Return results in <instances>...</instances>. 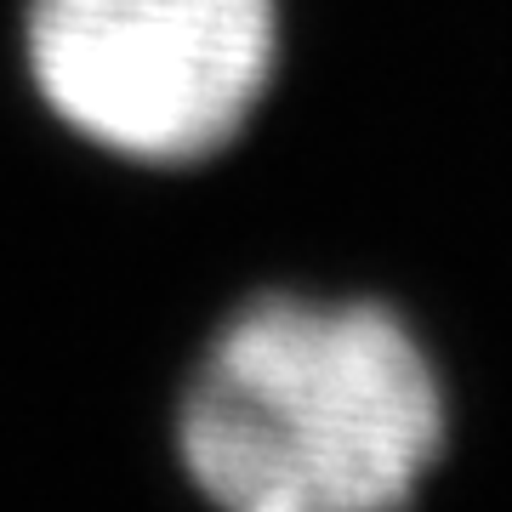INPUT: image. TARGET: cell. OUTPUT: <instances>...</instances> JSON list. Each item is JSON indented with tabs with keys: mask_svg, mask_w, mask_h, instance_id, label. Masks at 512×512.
<instances>
[{
	"mask_svg": "<svg viewBox=\"0 0 512 512\" xmlns=\"http://www.w3.org/2000/svg\"><path fill=\"white\" fill-rule=\"evenodd\" d=\"M177 450L217 512H404L444 450V393L382 302L256 296L211 336Z\"/></svg>",
	"mask_w": 512,
	"mask_h": 512,
	"instance_id": "6da1fadb",
	"label": "cell"
},
{
	"mask_svg": "<svg viewBox=\"0 0 512 512\" xmlns=\"http://www.w3.org/2000/svg\"><path fill=\"white\" fill-rule=\"evenodd\" d=\"M29 74L86 143L194 165L234 143L279 57L274 0H29Z\"/></svg>",
	"mask_w": 512,
	"mask_h": 512,
	"instance_id": "7a4b0ae2",
	"label": "cell"
}]
</instances>
